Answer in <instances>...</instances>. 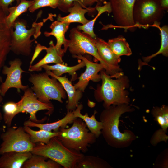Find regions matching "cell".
Masks as SVG:
<instances>
[{"label": "cell", "mask_w": 168, "mask_h": 168, "mask_svg": "<svg viewBox=\"0 0 168 168\" xmlns=\"http://www.w3.org/2000/svg\"><path fill=\"white\" fill-rule=\"evenodd\" d=\"M3 120L8 127H10L14 117L20 112V105L18 102L16 103L9 101L3 106Z\"/></svg>", "instance_id": "cell-32"}, {"label": "cell", "mask_w": 168, "mask_h": 168, "mask_svg": "<svg viewBox=\"0 0 168 168\" xmlns=\"http://www.w3.org/2000/svg\"><path fill=\"white\" fill-rule=\"evenodd\" d=\"M70 23L56 20L53 22L50 26L51 30L45 31L44 34L47 37H55L56 40L55 47L60 54L62 56L68 49L69 40L65 37L66 32L68 30Z\"/></svg>", "instance_id": "cell-14"}, {"label": "cell", "mask_w": 168, "mask_h": 168, "mask_svg": "<svg viewBox=\"0 0 168 168\" xmlns=\"http://www.w3.org/2000/svg\"><path fill=\"white\" fill-rule=\"evenodd\" d=\"M72 123L68 128H60L56 137L67 148L86 153L90 145L96 142L97 138L87 128L82 119L77 118Z\"/></svg>", "instance_id": "cell-5"}, {"label": "cell", "mask_w": 168, "mask_h": 168, "mask_svg": "<svg viewBox=\"0 0 168 168\" xmlns=\"http://www.w3.org/2000/svg\"><path fill=\"white\" fill-rule=\"evenodd\" d=\"M102 84L94 92V97L98 102H103L104 108L112 105L129 104V92L126 89L129 86V80L124 75L113 79L104 69L100 72Z\"/></svg>", "instance_id": "cell-2"}, {"label": "cell", "mask_w": 168, "mask_h": 168, "mask_svg": "<svg viewBox=\"0 0 168 168\" xmlns=\"http://www.w3.org/2000/svg\"><path fill=\"white\" fill-rule=\"evenodd\" d=\"M23 128L25 131L30 135L31 141L35 144L38 142L47 143L51 138L57 136L59 134V132H49L43 129L36 131L26 126Z\"/></svg>", "instance_id": "cell-29"}, {"label": "cell", "mask_w": 168, "mask_h": 168, "mask_svg": "<svg viewBox=\"0 0 168 168\" xmlns=\"http://www.w3.org/2000/svg\"><path fill=\"white\" fill-rule=\"evenodd\" d=\"M21 0H0V7L7 16L8 14L9 6L15 1L16 2V5L18 4Z\"/></svg>", "instance_id": "cell-37"}, {"label": "cell", "mask_w": 168, "mask_h": 168, "mask_svg": "<svg viewBox=\"0 0 168 168\" xmlns=\"http://www.w3.org/2000/svg\"><path fill=\"white\" fill-rule=\"evenodd\" d=\"M31 152L51 159L64 168H75L84 156L65 147L56 137L51 138L47 143H36Z\"/></svg>", "instance_id": "cell-3"}, {"label": "cell", "mask_w": 168, "mask_h": 168, "mask_svg": "<svg viewBox=\"0 0 168 168\" xmlns=\"http://www.w3.org/2000/svg\"><path fill=\"white\" fill-rule=\"evenodd\" d=\"M1 81H0V82ZM2 95L0 94V103L3 100L2 97ZM2 114L0 111V120H2Z\"/></svg>", "instance_id": "cell-41"}, {"label": "cell", "mask_w": 168, "mask_h": 168, "mask_svg": "<svg viewBox=\"0 0 168 168\" xmlns=\"http://www.w3.org/2000/svg\"><path fill=\"white\" fill-rule=\"evenodd\" d=\"M43 156L33 154L24 163L23 168H60L61 166L56 162Z\"/></svg>", "instance_id": "cell-25"}, {"label": "cell", "mask_w": 168, "mask_h": 168, "mask_svg": "<svg viewBox=\"0 0 168 168\" xmlns=\"http://www.w3.org/2000/svg\"><path fill=\"white\" fill-rule=\"evenodd\" d=\"M1 155L0 168H20L32 154L30 152L10 151Z\"/></svg>", "instance_id": "cell-18"}, {"label": "cell", "mask_w": 168, "mask_h": 168, "mask_svg": "<svg viewBox=\"0 0 168 168\" xmlns=\"http://www.w3.org/2000/svg\"><path fill=\"white\" fill-rule=\"evenodd\" d=\"M132 105L120 104L112 105L105 108L100 115L102 123L101 130L104 138L107 144L115 148H123L129 146L137 138L131 130H124L121 132L119 128V118L123 114L132 112L135 110Z\"/></svg>", "instance_id": "cell-1"}, {"label": "cell", "mask_w": 168, "mask_h": 168, "mask_svg": "<svg viewBox=\"0 0 168 168\" xmlns=\"http://www.w3.org/2000/svg\"><path fill=\"white\" fill-rule=\"evenodd\" d=\"M32 4L28 9L29 11L34 12L35 10L40 8L50 7L53 9L58 7L59 0H33Z\"/></svg>", "instance_id": "cell-33"}, {"label": "cell", "mask_w": 168, "mask_h": 168, "mask_svg": "<svg viewBox=\"0 0 168 168\" xmlns=\"http://www.w3.org/2000/svg\"><path fill=\"white\" fill-rule=\"evenodd\" d=\"M77 118L74 116L73 111H67L66 115L62 119L51 123L42 124L34 122L30 120L25 121L24 125L29 127H36L40 129L49 132H58L60 128H65L68 124L72 123Z\"/></svg>", "instance_id": "cell-19"}, {"label": "cell", "mask_w": 168, "mask_h": 168, "mask_svg": "<svg viewBox=\"0 0 168 168\" xmlns=\"http://www.w3.org/2000/svg\"><path fill=\"white\" fill-rule=\"evenodd\" d=\"M45 72L49 76L58 80L67 93L68 98V102L66 105L67 111L74 110L79 104V102L83 96V92L76 89L72 81L68 79L66 75L64 77H57L54 75L50 71H46Z\"/></svg>", "instance_id": "cell-15"}, {"label": "cell", "mask_w": 168, "mask_h": 168, "mask_svg": "<svg viewBox=\"0 0 168 168\" xmlns=\"http://www.w3.org/2000/svg\"><path fill=\"white\" fill-rule=\"evenodd\" d=\"M24 94L18 101L20 105V112H26L30 114V120L35 123H40L41 120L37 119L36 113L39 111L47 110L46 113H52L54 107L51 102L45 103L40 101L31 88L28 87L25 90Z\"/></svg>", "instance_id": "cell-12"}, {"label": "cell", "mask_w": 168, "mask_h": 168, "mask_svg": "<svg viewBox=\"0 0 168 168\" xmlns=\"http://www.w3.org/2000/svg\"><path fill=\"white\" fill-rule=\"evenodd\" d=\"M164 11L159 0H136L133 12L136 27L147 28L160 23L164 16Z\"/></svg>", "instance_id": "cell-8"}, {"label": "cell", "mask_w": 168, "mask_h": 168, "mask_svg": "<svg viewBox=\"0 0 168 168\" xmlns=\"http://www.w3.org/2000/svg\"><path fill=\"white\" fill-rule=\"evenodd\" d=\"M136 0H109L114 19L117 27L133 31L136 28L133 17Z\"/></svg>", "instance_id": "cell-10"}, {"label": "cell", "mask_w": 168, "mask_h": 168, "mask_svg": "<svg viewBox=\"0 0 168 168\" xmlns=\"http://www.w3.org/2000/svg\"><path fill=\"white\" fill-rule=\"evenodd\" d=\"M73 57L83 61L86 66L85 72L78 78V82L74 85L76 89L83 92L90 81L97 82L101 80L100 75L98 72L105 69L104 67L100 63L92 62L83 55H79Z\"/></svg>", "instance_id": "cell-13"}, {"label": "cell", "mask_w": 168, "mask_h": 168, "mask_svg": "<svg viewBox=\"0 0 168 168\" xmlns=\"http://www.w3.org/2000/svg\"><path fill=\"white\" fill-rule=\"evenodd\" d=\"M2 142L0 146V155L10 151L30 152L36 144L30 141V135L23 127H9L2 134Z\"/></svg>", "instance_id": "cell-9"}, {"label": "cell", "mask_w": 168, "mask_h": 168, "mask_svg": "<svg viewBox=\"0 0 168 168\" xmlns=\"http://www.w3.org/2000/svg\"><path fill=\"white\" fill-rule=\"evenodd\" d=\"M83 108V105L82 103L79 104L77 108L73 111L74 116L82 119L86 124L89 131L96 138H98L101 134L102 124L101 121H97L95 118V115L97 113L96 111L95 110L93 114L89 116L87 113L84 115L81 113V110Z\"/></svg>", "instance_id": "cell-22"}, {"label": "cell", "mask_w": 168, "mask_h": 168, "mask_svg": "<svg viewBox=\"0 0 168 168\" xmlns=\"http://www.w3.org/2000/svg\"><path fill=\"white\" fill-rule=\"evenodd\" d=\"M102 6L99 5L97 4L96 6V9L98 13L94 18L90 21L87 23L83 25H79L77 28L79 30L82 31L92 38H95L97 37L94 31V27L97 18L102 13L107 12L108 13L111 12L110 4L109 2H106Z\"/></svg>", "instance_id": "cell-26"}, {"label": "cell", "mask_w": 168, "mask_h": 168, "mask_svg": "<svg viewBox=\"0 0 168 168\" xmlns=\"http://www.w3.org/2000/svg\"><path fill=\"white\" fill-rule=\"evenodd\" d=\"M85 66L84 61L82 60L78 64L72 66H68L64 63H57L54 65H45L42 67L45 71H50L55 76L60 77L63 74L68 73L72 77L71 81H75L77 78L76 71Z\"/></svg>", "instance_id": "cell-23"}, {"label": "cell", "mask_w": 168, "mask_h": 168, "mask_svg": "<svg viewBox=\"0 0 168 168\" xmlns=\"http://www.w3.org/2000/svg\"><path fill=\"white\" fill-rule=\"evenodd\" d=\"M151 113L154 120L156 122L161 128L166 133L168 128V106L163 105L160 107H154Z\"/></svg>", "instance_id": "cell-31"}, {"label": "cell", "mask_w": 168, "mask_h": 168, "mask_svg": "<svg viewBox=\"0 0 168 168\" xmlns=\"http://www.w3.org/2000/svg\"><path fill=\"white\" fill-rule=\"evenodd\" d=\"M69 37L68 49L73 57L86 54L92 55L103 65L106 73L110 76L116 75L122 72L121 68H112L101 58L98 53L95 38L81 32L77 27L71 29Z\"/></svg>", "instance_id": "cell-6"}, {"label": "cell", "mask_w": 168, "mask_h": 168, "mask_svg": "<svg viewBox=\"0 0 168 168\" xmlns=\"http://www.w3.org/2000/svg\"><path fill=\"white\" fill-rule=\"evenodd\" d=\"M161 7L164 11H168V0H159Z\"/></svg>", "instance_id": "cell-40"}, {"label": "cell", "mask_w": 168, "mask_h": 168, "mask_svg": "<svg viewBox=\"0 0 168 168\" xmlns=\"http://www.w3.org/2000/svg\"><path fill=\"white\" fill-rule=\"evenodd\" d=\"M51 77L46 72L31 74L29 81L33 84L31 89L40 101L48 103L54 100L63 103L62 99L66 97V92L58 80Z\"/></svg>", "instance_id": "cell-7"}, {"label": "cell", "mask_w": 168, "mask_h": 168, "mask_svg": "<svg viewBox=\"0 0 168 168\" xmlns=\"http://www.w3.org/2000/svg\"><path fill=\"white\" fill-rule=\"evenodd\" d=\"M166 133L161 128L156 130L151 138L150 143L152 146H155L161 142H164L166 143L168 139V136Z\"/></svg>", "instance_id": "cell-34"}, {"label": "cell", "mask_w": 168, "mask_h": 168, "mask_svg": "<svg viewBox=\"0 0 168 168\" xmlns=\"http://www.w3.org/2000/svg\"><path fill=\"white\" fill-rule=\"evenodd\" d=\"M107 42L112 52L118 57L129 56L132 54L128 43L122 36L109 39Z\"/></svg>", "instance_id": "cell-28"}, {"label": "cell", "mask_w": 168, "mask_h": 168, "mask_svg": "<svg viewBox=\"0 0 168 168\" xmlns=\"http://www.w3.org/2000/svg\"><path fill=\"white\" fill-rule=\"evenodd\" d=\"M96 6L94 7L83 8L78 2H73V5L68 10L69 14L68 15L62 17L60 14L58 16L57 20L69 23L78 22L84 25L90 20L86 19L85 14L87 12L95 11Z\"/></svg>", "instance_id": "cell-17"}, {"label": "cell", "mask_w": 168, "mask_h": 168, "mask_svg": "<svg viewBox=\"0 0 168 168\" xmlns=\"http://www.w3.org/2000/svg\"><path fill=\"white\" fill-rule=\"evenodd\" d=\"M160 23H158L154 26H156L160 30L161 38V46L159 50L156 53L149 56L143 57L142 59L143 62L139 64V67L143 65H147L148 63L153 58L158 54H161L163 56H168V26L165 25L161 27L160 26Z\"/></svg>", "instance_id": "cell-24"}, {"label": "cell", "mask_w": 168, "mask_h": 168, "mask_svg": "<svg viewBox=\"0 0 168 168\" xmlns=\"http://www.w3.org/2000/svg\"><path fill=\"white\" fill-rule=\"evenodd\" d=\"M47 47L37 43L34 54L30 62V66L32 65L34 61L38 57L41 52L43 50H46Z\"/></svg>", "instance_id": "cell-38"}, {"label": "cell", "mask_w": 168, "mask_h": 168, "mask_svg": "<svg viewBox=\"0 0 168 168\" xmlns=\"http://www.w3.org/2000/svg\"><path fill=\"white\" fill-rule=\"evenodd\" d=\"M82 6L84 8L91 7L96 3H105L107 0H78Z\"/></svg>", "instance_id": "cell-39"}, {"label": "cell", "mask_w": 168, "mask_h": 168, "mask_svg": "<svg viewBox=\"0 0 168 168\" xmlns=\"http://www.w3.org/2000/svg\"><path fill=\"white\" fill-rule=\"evenodd\" d=\"M95 39L98 53L102 60L112 68L120 69L119 65L121 60L120 57L114 53L107 42L97 37Z\"/></svg>", "instance_id": "cell-20"}, {"label": "cell", "mask_w": 168, "mask_h": 168, "mask_svg": "<svg viewBox=\"0 0 168 168\" xmlns=\"http://www.w3.org/2000/svg\"><path fill=\"white\" fill-rule=\"evenodd\" d=\"M106 161L99 157L85 156L77 164L75 168H112Z\"/></svg>", "instance_id": "cell-30"}, {"label": "cell", "mask_w": 168, "mask_h": 168, "mask_svg": "<svg viewBox=\"0 0 168 168\" xmlns=\"http://www.w3.org/2000/svg\"><path fill=\"white\" fill-rule=\"evenodd\" d=\"M33 2V0H21L17 5L8 8V14L5 19L10 28L12 27L14 22L21 15L27 11Z\"/></svg>", "instance_id": "cell-27"}, {"label": "cell", "mask_w": 168, "mask_h": 168, "mask_svg": "<svg viewBox=\"0 0 168 168\" xmlns=\"http://www.w3.org/2000/svg\"><path fill=\"white\" fill-rule=\"evenodd\" d=\"M27 21L17 18L11 29L10 51L17 55L28 56L31 52V44L41 35L44 22H34L31 27L27 28Z\"/></svg>", "instance_id": "cell-4"}, {"label": "cell", "mask_w": 168, "mask_h": 168, "mask_svg": "<svg viewBox=\"0 0 168 168\" xmlns=\"http://www.w3.org/2000/svg\"><path fill=\"white\" fill-rule=\"evenodd\" d=\"M154 168H168V150L165 149L157 156L154 164Z\"/></svg>", "instance_id": "cell-35"}, {"label": "cell", "mask_w": 168, "mask_h": 168, "mask_svg": "<svg viewBox=\"0 0 168 168\" xmlns=\"http://www.w3.org/2000/svg\"><path fill=\"white\" fill-rule=\"evenodd\" d=\"M7 16L0 7V73L10 51L11 29L6 21Z\"/></svg>", "instance_id": "cell-16"}, {"label": "cell", "mask_w": 168, "mask_h": 168, "mask_svg": "<svg viewBox=\"0 0 168 168\" xmlns=\"http://www.w3.org/2000/svg\"><path fill=\"white\" fill-rule=\"evenodd\" d=\"M9 67L4 66L2 73L7 75V77L4 82L2 81L0 87V94L4 96L7 91L10 88H16L18 91L20 90L25 91L28 87V86L22 85L21 78L22 73L26 72L21 68L22 63L19 58H16L9 61Z\"/></svg>", "instance_id": "cell-11"}, {"label": "cell", "mask_w": 168, "mask_h": 168, "mask_svg": "<svg viewBox=\"0 0 168 168\" xmlns=\"http://www.w3.org/2000/svg\"><path fill=\"white\" fill-rule=\"evenodd\" d=\"M49 47L46 49V54L44 57L34 65L30 66L28 71L30 72L41 71L42 67L50 63H64L62 59L63 56L57 50L55 45L53 41L49 43Z\"/></svg>", "instance_id": "cell-21"}, {"label": "cell", "mask_w": 168, "mask_h": 168, "mask_svg": "<svg viewBox=\"0 0 168 168\" xmlns=\"http://www.w3.org/2000/svg\"><path fill=\"white\" fill-rule=\"evenodd\" d=\"M75 1L80 3L78 0H59L57 7L62 12L68 13V9L72 6L73 2Z\"/></svg>", "instance_id": "cell-36"}]
</instances>
